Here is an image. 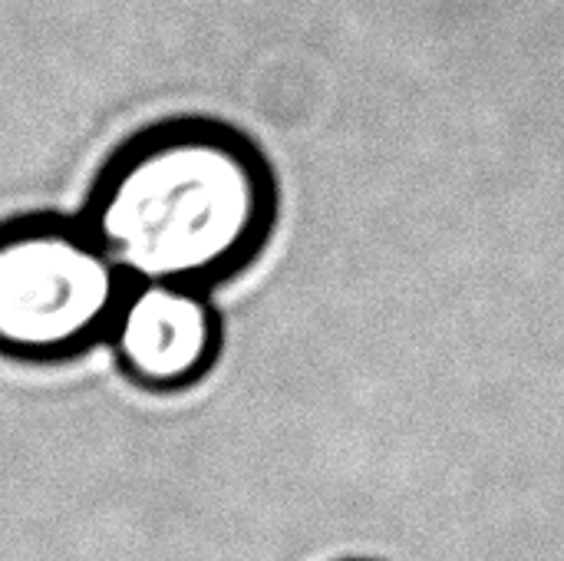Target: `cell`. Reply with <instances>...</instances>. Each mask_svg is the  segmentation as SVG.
Instances as JSON below:
<instances>
[{"mask_svg":"<svg viewBox=\"0 0 564 561\" xmlns=\"http://www.w3.org/2000/svg\"><path fill=\"white\" fill-rule=\"evenodd\" d=\"M79 218L129 281L212 291L264 251L278 182L235 126L172 119L119 145Z\"/></svg>","mask_w":564,"mask_h":561,"instance_id":"cell-1","label":"cell"},{"mask_svg":"<svg viewBox=\"0 0 564 561\" xmlns=\"http://www.w3.org/2000/svg\"><path fill=\"white\" fill-rule=\"evenodd\" d=\"M129 278L83 218L0 225V354L59 364L109 341Z\"/></svg>","mask_w":564,"mask_h":561,"instance_id":"cell-2","label":"cell"},{"mask_svg":"<svg viewBox=\"0 0 564 561\" xmlns=\"http://www.w3.org/2000/svg\"><path fill=\"white\" fill-rule=\"evenodd\" d=\"M119 370L142 390L195 387L221 354V317L208 288L175 281H129L109 331Z\"/></svg>","mask_w":564,"mask_h":561,"instance_id":"cell-3","label":"cell"}]
</instances>
